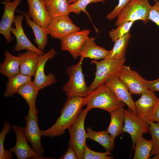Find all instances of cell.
<instances>
[{
	"label": "cell",
	"instance_id": "obj_30",
	"mask_svg": "<svg viewBox=\"0 0 159 159\" xmlns=\"http://www.w3.org/2000/svg\"><path fill=\"white\" fill-rule=\"evenodd\" d=\"M3 128L0 133V159H10L13 157L12 152L8 149L6 150L4 147V142L6 135L11 131V125L10 123L4 121Z\"/></svg>",
	"mask_w": 159,
	"mask_h": 159
},
{
	"label": "cell",
	"instance_id": "obj_37",
	"mask_svg": "<svg viewBox=\"0 0 159 159\" xmlns=\"http://www.w3.org/2000/svg\"><path fill=\"white\" fill-rule=\"evenodd\" d=\"M148 89L153 92H159V78L155 80L147 81Z\"/></svg>",
	"mask_w": 159,
	"mask_h": 159
},
{
	"label": "cell",
	"instance_id": "obj_22",
	"mask_svg": "<svg viewBox=\"0 0 159 159\" xmlns=\"http://www.w3.org/2000/svg\"><path fill=\"white\" fill-rule=\"evenodd\" d=\"M5 58L0 64V73L8 78L20 73L19 58L11 54L8 51L4 52Z\"/></svg>",
	"mask_w": 159,
	"mask_h": 159
},
{
	"label": "cell",
	"instance_id": "obj_6",
	"mask_svg": "<svg viewBox=\"0 0 159 159\" xmlns=\"http://www.w3.org/2000/svg\"><path fill=\"white\" fill-rule=\"evenodd\" d=\"M89 111L86 108L82 110L77 118L68 129L70 135L69 145L74 150L79 159H83L84 145L87 140L85 121Z\"/></svg>",
	"mask_w": 159,
	"mask_h": 159
},
{
	"label": "cell",
	"instance_id": "obj_24",
	"mask_svg": "<svg viewBox=\"0 0 159 159\" xmlns=\"http://www.w3.org/2000/svg\"><path fill=\"white\" fill-rule=\"evenodd\" d=\"M124 109L123 108H120L110 113V122L106 130L114 140L117 136L123 132L125 119Z\"/></svg>",
	"mask_w": 159,
	"mask_h": 159
},
{
	"label": "cell",
	"instance_id": "obj_46",
	"mask_svg": "<svg viewBox=\"0 0 159 159\" xmlns=\"http://www.w3.org/2000/svg\"><path fill=\"white\" fill-rule=\"evenodd\" d=\"M45 0V1H47L48 0Z\"/></svg>",
	"mask_w": 159,
	"mask_h": 159
},
{
	"label": "cell",
	"instance_id": "obj_43",
	"mask_svg": "<svg viewBox=\"0 0 159 159\" xmlns=\"http://www.w3.org/2000/svg\"><path fill=\"white\" fill-rule=\"evenodd\" d=\"M105 0H102V2L103 3H104V2H105Z\"/></svg>",
	"mask_w": 159,
	"mask_h": 159
},
{
	"label": "cell",
	"instance_id": "obj_45",
	"mask_svg": "<svg viewBox=\"0 0 159 159\" xmlns=\"http://www.w3.org/2000/svg\"><path fill=\"white\" fill-rule=\"evenodd\" d=\"M10 0H4V1H10Z\"/></svg>",
	"mask_w": 159,
	"mask_h": 159
},
{
	"label": "cell",
	"instance_id": "obj_1",
	"mask_svg": "<svg viewBox=\"0 0 159 159\" xmlns=\"http://www.w3.org/2000/svg\"><path fill=\"white\" fill-rule=\"evenodd\" d=\"M84 97L74 96L67 98L59 117L51 127L41 131L42 135L54 138L64 134L65 130L76 121L85 106Z\"/></svg>",
	"mask_w": 159,
	"mask_h": 159
},
{
	"label": "cell",
	"instance_id": "obj_26",
	"mask_svg": "<svg viewBox=\"0 0 159 159\" xmlns=\"http://www.w3.org/2000/svg\"><path fill=\"white\" fill-rule=\"evenodd\" d=\"M131 37L130 32L116 40L107 58L122 60L125 58L127 49Z\"/></svg>",
	"mask_w": 159,
	"mask_h": 159
},
{
	"label": "cell",
	"instance_id": "obj_7",
	"mask_svg": "<svg viewBox=\"0 0 159 159\" xmlns=\"http://www.w3.org/2000/svg\"><path fill=\"white\" fill-rule=\"evenodd\" d=\"M38 114L37 108L29 109L27 115L25 117L26 125L24 130L26 139L31 144L33 150L38 155L42 156L44 151L41 142L42 135L38 125Z\"/></svg>",
	"mask_w": 159,
	"mask_h": 159
},
{
	"label": "cell",
	"instance_id": "obj_44",
	"mask_svg": "<svg viewBox=\"0 0 159 159\" xmlns=\"http://www.w3.org/2000/svg\"><path fill=\"white\" fill-rule=\"evenodd\" d=\"M153 0L154 1H158V0Z\"/></svg>",
	"mask_w": 159,
	"mask_h": 159
},
{
	"label": "cell",
	"instance_id": "obj_2",
	"mask_svg": "<svg viewBox=\"0 0 159 159\" xmlns=\"http://www.w3.org/2000/svg\"><path fill=\"white\" fill-rule=\"evenodd\" d=\"M84 105L89 111L93 108L105 110L110 113L123 108L125 104L120 100L105 83L99 86L84 97Z\"/></svg>",
	"mask_w": 159,
	"mask_h": 159
},
{
	"label": "cell",
	"instance_id": "obj_21",
	"mask_svg": "<svg viewBox=\"0 0 159 159\" xmlns=\"http://www.w3.org/2000/svg\"><path fill=\"white\" fill-rule=\"evenodd\" d=\"M25 17L28 25L32 29L35 38L34 42L37 45V48L41 51L43 52L48 41V34L46 29L38 25L31 19L28 13L19 11Z\"/></svg>",
	"mask_w": 159,
	"mask_h": 159
},
{
	"label": "cell",
	"instance_id": "obj_47",
	"mask_svg": "<svg viewBox=\"0 0 159 159\" xmlns=\"http://www.w3.org/2000/svg\"><path fill=\"white\" fill-rule=\"evenodd\" d=\"M159 1V0H158Z\"/></svg>",
	"mask_w": 159,
	"mask_h": 159
},
{
	"label": "cell",
	"instance_id": "obj_29",
	"mask_svg": "<svg viewBox=\"0 0 159 159\" xmlns=\"http://www.w3.org/2000/svg\"><path fill=\"white\" fill-rule=\"evenodd\" d=\"M152 147V140H147L142 136L137 140L134 149V159H148Z\"/></svg>",
	"mask_w": 159,
	"mask_h": 159
},
{
	"label": "cell",
	"instance_id": "obj_36",
	"mask_svg": "<svg viewBox=\"0 0 159 159\" xmlns=\"http://www.w3.org/2000/svg\"><path fill=\"white\" fill-rule=\"evenodd\" d=\"M59 159H78L76 153L72 147L69 145L68 149L63 156L59 158Z\"/></svg>",
	"mask_w": 159,
	"mask_h": 159
},
{
	"label": "cell",
	"instance_id": "obj_41",
	"mask_svg": "<svg viewBox=\"0 0 159 159\" xmlns=\"http://www.w3.org/2000/svg\"><path fill=\"white\" fill-rule=\"evenodd\" d=\"M78 0H67V1L69 4H72L77 1Z\"/></svg>",
	"mask_w": 159,
	"mask_h": 159
},
{
	"label": "cell",
	"instance_id": "obj_3",
	"mask_svg": "<svg viewBox=\"0 0 159 159\" xmlns=\"http://www.w3.org/2000/svg\"><path fill=\"white\" fill-rule=\"evenodd\" d=\"M84 58L81 57L78 62L69 67L66 73L69 77L68 82L62 87L67 98L77 96L84 97L88 94V87L82 72V64Z\"/></svg>",
	"mask_w": 159,
	"mask_h": 159
},
{
	"label": "cell",
	"instance_id": "obj_42",
	"mask_svg": "<svg viewBox=\"0 0 159 159\" xmlns=\"http://www.w3.org/2000/svg\"><path fill=\"white\" fill-rule=\"evenodd\" d=\"M152 159H159V155H155L154 156Z\"/></svg>",
	"mask_w": 159,
	"mask_h": 159
},
{
	"label": "cell",
	"instance_id": "obj_4",
	"mask_svg": "<svg viewBox=\"0 0 159 159\" xmlns=\"http://www.w3.org/2000/svg\"><path fill=\"white\" fill-rule=\"evenodd\" d=\"M125 60V59L116 60L106 58L100 61L91 60V62L95 65L96 71L94 80L88 87V94L105 83L108 80L117 76L124 64Z\"/></svg>",
	"mask_w": 159,
	"mask_h": 159
},
{
	"label": "cell",
	"instance_id": "obj_33",
	"mask_svg": "<svg viewBox=\"0 0 159 159\" xmlns=\"http://www.w3.org/2000/svg\"><path fill=\"white\" fill-rule=\"evenodd\" d=\"M99 2H102V0H78L75 3L70 4V13L74 12L76 14H79L82 11L87 15L91 20L90 15L86 10V7L92 3H96Z\"/></svg>",
	"mask_w": 159,
	"mask_h": 159
},
{
	"label": "cell",
	"instance_id": "obj_31",
	"mask_svg": "<svg viewBox=\"0 0 159 159\" xmlns=\"http://www.w3.org/2000/svg\"><path fill=\"white\" fill-rule=\"evenodd\" d=\"M149 132L151 136L152 143L150 156L159 155V123L151 122L149 125Z\"/></svg>",
	"mask_w": 159,
	"mask_h": 159
},
{
	"label": "cell",
	"instance_id": "obj_15",
	"mask_svg": "<svg viewBox=\"0 0 159 159\" xmlns=\"http://www.w3.org/2000/svg\"><path fill=\"white\" fill-rule=\"evenodd\" d=\"M105 83L120 100L123 102L137 115L135 102L127 86L117 76H115L107 80Z\"/></svg>",
	"mask_w": 159,
	"mask_h": 159
},
{
	"label": "cell",
	"instance_id": "obj_9",
	"mask_svg": "<svg viewBox=\"0 0 159 159\" xmlns=\"http://www.w3.org/2000/svg\"><path fill=\"white\" fill-rule=\"evenodd\" d=\"M117 76L127 86L131 94H141L148 89L147 80L137 72L132 69L129 66L124 64Z\"/></svg>",
	"mask_w": 159,
	"mask_h": 159
},
{
	"label": "cell",
	"instance_id": "obj_11",
	"mask_svg": "<svg viewBox=\"0 0 159 159\" xmlns=\"http://www.w3.org/2000/svg\"><path fill=\"white\" fill-rule=\"evenodd\" d=\"M11 128L16 137L15 146L9 150L14 153L18 159H50L40 155L36 153L28 145L25 136L24 128L16 125H14Z\"/></svg>",
	"mask_w": 159,
	"mask_h": 159
},
{
	"label": "cell",
	"instance_id": "obj_32",
	"mask_svg": "<svg viewBox=\"0 0 159 159\" xmlns=\"http://www.w3.org/2000/svg\"><path fill=\"white\" fill-rule=\"evenodd\" d=\"M134 23L131 21L124 22L117 26L116 29L111 30L109 32V35L112 41L115 42L130 32Z\"/></svg>",
	"mask_w": 159,
	"mask_h": 159
},
{
	"label": "cell",
	"instance_id": "obj_39",
	"mask_svg": "<svg viewBox=\"0 0 159 159\" xmlns=\"http://www.w3.org/2000/svg\"><path fill=\"white\" fill-rule=\"evenodd\" d=\"M94 152L90 149L87 146L86 143L84 145V153L83 159H94Z\"/></svg>",
	"mask_w": 159,
	"mask_h": 159
},
{
	"label": "cell",
	"instance_id": "obj_18",
	"mask_svg": "<svg viewBox=\"0 0 159 159\" xmlns=\"http://www.w3.org/2000/svg\"><path fill=\"white\" fill-rule=\"evenodd\" d=\"M29 5L28 13L32 20L47 29L51 17L45 6L44 0H26Z\"/></svg>",
	"mask_w": 159,
	"mask_h": 159
},
{
	"label": "cell",
	"instance_id": "obj_19",
	"mask_svg": "<svg viewBox=\"0 0 159 159\" xmlns=\"http://www.w3.org/2000/svg\"><path fill=\"white\" fill-rule=\"evenodd\" d=\"M110 51L100 47L95 43V39L88 37L83 43L80 49L79 56L97 60L107 58Z\"/></svg>",
	"mask_w": 159,
	"mask_h": 159
},
{
	"label": "cell",
	"instance_id": "obj_17",
	"mask_svg": "<svg viewBox=\"0 0 159 159\" xmlns=\"http://www.w3.org/2000/svg\"><path fill=\"white\" fill-rule=\"evenodd\" d=\"M21 1V0H15L12 2L4 1V12L0 22V33L4 37L8 43L13 39L11 35V25L15 20V10Z\"/></svg>",
	"mask_w": 159,
	"mask_h": 159
},
{
	"label": "cell",
	"instance_id": "obj_8",
	"mask_svg": "<svg viewBox=\"0 0 159 159\" xmlns=\"http://www.w3.org/2000/svg\"><path fill=\"white\" fill-rule=\"evenodd\" d=\"M159 99L154 92L149 89L141 94L140 97L135 104L137 112V116L148 125L153 122Z\"/></svg>",
	"mask_w": 159,
	"mask_h": 159
},
{
	"label": "cell",
	"instance_id": "obj_27",
	"mask_svg": "<svg viewBox=\"0 0 159 159\" xmlns=\"http://www.w3.org/2000/svg\"><path fill=\"white\" fill-rule=\"evenodd\" d=\"M6 84V90L3 95L8 97L13 96L17 93L23 85L31 81V77L19 73L8 78Z\"/></svg>",
	"mask_w": 159,
	"mask_h": 159
},
{
	"label": "cell",
	"instance_id": "obj_38",
	"mask_svg": "<svg viewBox=\"0 0 159 159\" xmlns=\"http://www.w3.org/2000/svg\"><path fill=\"white\" fill-rule=\"evenodd\" d=\"M112 155L110 152L106 151L104 153L94 152V159H112L114 158L112 156H108Z\"/></svg>",
	"mask_w": 159,
	"mask_h": 159
},
{
	"label": "cell",
	"instance_id": "obj_13",
	"mask_svg": "<svg viewBox=\"0 0 159 159\" xmlns=\"http://www.w3.org/2000/svg\"><path fill=\"white\" fill-rule=\"evenodd\" d=\"M56 52L53 48L51 49L46 53L39 55L37 67L33 82L39 90L49 86L57 82L56 78L53 73L46 75L44 73V67L47 62L53 58Z\"/></svg>",
	"mask_w": 159,
	"mask_h": 159
},
{
	"label": "cell",
	"instance_id": "obj_16",
	"mask_svg": "<svg viewBox=\"0 0 159 159\" xmlns=\"http://www.w3.org/2000/svg\"><path fill=\"white\" fill-rule=\"evenodd\" d=\"M24 18L23 15H19L15 17L14 23L15 28L12 27L11 32L15 36L16 39V44L14 50L17 52L22 50L27 49L35 52L39 55L44 53L40 51L30 41L26 36L22 25Z\"/></svg>",
	"mask_w": 159,
	"mask_h": 159
},
{
	"label": "cell",
	"instance_id": "obj_5",
	"mask_svg": "<svg viewBox=\"0 0 159 159\" xmlns=\"http://www.w3.org/2000/svg\"><path fill=\"white\" fill-rule=\"evenodd\" d=\"M152 6L148 0H133L121 10L115 25L117 26L124 22L141 20L147 23Z\"/></svg>",
	"mask_w": 159,
	"mask_h": 159
},
{
	"label": "cell",
	"instance_id": "obj_35",
	"mask_svg": "<svg viewBox=\"0 0 159 159\" xmlns=\"http://www.w3.org/2000/svg\"><path fill=\"white\" fill-rule=\"evenodd\" d=\"M149 20H151L159 26V1H155L152 6L148 16Z\"/></svg>",
	"mask_w": 159,
	"mask_h": 159
},
{
	"label": "cell",
	"instance_id": "obj_34",
	"mask_svg": "<svg viewBox=\"0 0 159 159\" xmlns=\"http://www.w3.org/2000/svg\"><path fill=\"white\" fill-rule=\"evenodd\" d=\"M133 0H118L117 5L107 16V18L109 20H111L117 17L122 10L128 4Z\"/></svg>",
	"mask_w": 159,
	"mask_h": 159
},
{
	"label": "cell",
	"instance_id": "obj_12",
	"mask_svg": "<svg viewBox=\"0 0 159 159\" xmlns=\"http://www.w3.org/2000/svg\"><path fill=\"white\" fill-rule=\"evenodd\" d=\"M124 111L125 119L123 132H127L130 135L133 150L137 140L144 134L149 132V125L142 121L130 109H124Z\"/></svg>",
	"mask_w": 159,
	"mask_h": 159
},
{
	"label": "cell",
	"instance_id": "obj_10",
	"mask_svg": "<svg viewBox=\"0 0 159 159\" xmlns=\"http://www.w3.org/2000/svg\"><path fill=\"white\" fill-rule=\"evenodd\" d=\"M80 30V28L74 24L69 15L51 18L46 29L48 35L61 40L69 34Z\"/></svg>",
	"mask_w": 159,
	"mask_h": 159
},
{
	"label": "cell",
	"instance_id": "obj_40",
	"mask_svg": "<svg viewBox=\"0 0 159 159\" xmlns=\"http://www.w3.org/2000/svg\"><path fill=\"white\" fill-rule=\"evenodd\" d=\"M153 122L159 123V101L157 105L155 113L153 119Z\"/></svg>",
	"mask_w": 159,
	"mask_h": 159
},
{
	"label": "cell",
	"instance_id": "obj_28",
	"mask_svg": "<svg viewBox=\"0 0 159 159\" xmlns=\"http://www.w3.org/2000/svg\"><path fill=\"white\" fill-rule=\"evenodd\" d=\"M39 90L31 80L21 87L17 93L25 100L29 109L34 110L37 108L36 100Z\"/></svg>",
	"mask_w": 159,
	"mask_h": 159
},
{
	"label": "cell",
	"instance_id": "obj_23",
	"mask_svg": "<svg viewBox=\"0 0 159 159\" xmlns=\"http://www.w3.org/2000/svg\"><path fill=\"white\" fill-rule=\"evenodd\" d=\"M86 139L94 140L101 145L106 151L111 152L114 148L115 140L107 130L95 131L88 127L86 129Z\"/></svg>",
	"mask_w": 159,
	"mask_h": 159
},
{
	"label": "cell",
	"instance_id": "obj_14",
	"mask_svg": "<svg viewBox=\"0 0 159 159\" xmlns=\"http://www.w3.org/2000/svg\"><path fill=\"white\" fill-rule=\"evenodd\" d=\"M91 32L84 29L72 33L61 40V47L63 51H68L76 59L79 56L81 47Z\"/></svg>",
	"mask_w": 159,
	"mask_h": 159
},
{
	"label": "cell",
	"instance_id": "obj_25",
	"mask_svg": "<svg viewBox=\"0 0 159 159\" xmlns=\"http://www.w3.org/2000/svg\"><path fill=\"white\" fill-rule=\"evenodd\" d=\"M70 4L67 0H48L45 1L46 8L51 18L69 15Z\"/></svg>",
	"mask_w": 159,
	"mask_h": 159
},
{
	"label": "cell",
	"instance_id": "obj_20",
	"mask_svg": "<svg viewBox=\"0 0 159 159\" xmlns=\"http://www.w3.org/2000/svg\"><path fill=\"white\" fill-rule=\"evenodd\" d=\"M39 56L37 52L30 50L18 54L20 73L31 78L34 76Z\"/></svg>",
	"mask_w": 159,
	"mask_h": 159
}]
</instances>
